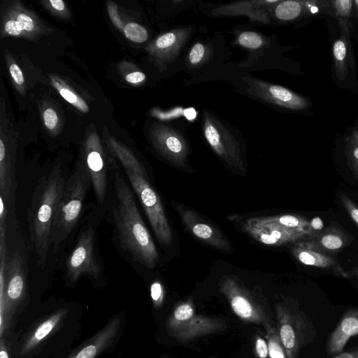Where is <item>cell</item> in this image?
Returning a JSON list of instances; mask_svg holds the SVG:
<instances>
[{"label":"cell","instance_id":"cell-1","mask_svg":"<svg viewBox=\"0 0 358 358\" xmlns=\"http://www.w3.org/2000/svg\"><path fill=\"white\" fill-rule=\"evenodd\" d=\"M117 203L112 212L122 249L133 261L148 268L159 262V253L141 217L134 192L120 173H114Z\"/></svg>","mask_w":358,"mask_h":358},{"label":"cell","instance_id":"cell-2","mask_svg":"<svg viewBox=\"0 0 358 358\" xmlns=\"http://www.w3.org/2000/svg\"><path fill=\"white\" fill-rule=\"evenodd\" d=\"M66 178L59 166H55L39 179L28 209L30 239L36 255L37 264L43 266L50 247L54 218L61 201Z\"/></svg>","mask_w":358,"mask_h":358},{"label":"cell","instance_id":"cell-3","mask_svg":"<svg viewBox=\"0 0 358 358\" xmlns=\"http://www.w3.org/2000/svg\"><path fill=\"white\" fill-rule=\"evenodd\" d=\"M90 185V176L86 166H78L66 179L51 229L50 245L54 252L69 237L80 221Z\"/></svg>","mask_w":358,"mask_h":358},{"label":"cell","instance_id":"cell-4","mask_svg":"<svg viewBox=\"0 0 358 358\" xmlns=\"http://www.w3.org/2000/svg\"><path fill=\"white\" fill-rule=\"evenodd\" d=\"M95 221H88L78 236L77 243L66 261V276L73 284L83 275L97 280L103 276V265L96 247Z\"/></svg>","mask_w":358,"mask_h":358},{"label":"cell","instance_id":"cell-5","mask_svg":"<svg viewBox=\"0 0 358 358\" xmlns=\"http://www.w3.org/2000/svg\"><path fill=\"white\" fill-rule=\"evenodd\" d=\"M227 327L222 319L196 313L193 303L189 300L178 303L166 322L168 334L181 341L224 331Z\"/></svg>","mask_w":358,"mask_h":358},{"label":"cell","instance_id":"cell-6","mask_svg":"<svg viewBox=\"0 0 358 358\" xmlns=\"http://www.w3.org/2000/svg\"><path fill=\"white\" fill-rule=\"evenodd\" d=\"M220 290L226 296L234 313L241 320L262 326L268 332L275 326L273 316L266 303L262 302L238 280L225 276L220 280Z\"/></svg>","mask_w":358,"mask_h":358},{"label":"cell","instance_id":"cell-7","mask_svg":"<svg viewBox=\"0 0 358 358\" xmlns=\"http://www.w3.org/2000/svg\"><path fill=\"white\" fill-rule=\"evenodd\" d=\"M1 338L16 308L24 300L26 278L22 259L17 252L8 256L6 270L0 271Z\"/></svg>","mask_w":358,"mask_h":358},{"label":"cell","instance_id":"cell-8","mask_svg":"<svg viewBox=\"0 0 358 358\" xmlns=\"http://www.w3.org/2000/svg\"><path fill=\"white\" fill-rule=\"evenodd\" d=\"M130 184L138 197L159 242L169 246L173 242V234L160 198L147 178L131 170H126Z\"/></svg>","mask_w":358,"mask_h":358},{"label":"cell","instance_id":"cell-9","mask_svg":"<svg viewBox=\"0 0 358 358\" xmlns=\"http://www.w3.org/2000/svg\"><path fill=\"white\" fill-rule=\"evenodd\" d=\"M275 311L276 328L287 357L298 358L301 348L308 343V320L299 310L290 308L288 303H278Z\"/></svg>","mask_w":358,"mask_h":358},{"label":"cell","instance_id":"cell-10","mask_svg":"<svg viewBox=\"0 0 358 358\" xmlns=\"http://www.w3.org/2000/svg\"><path fill=\"white\" fill-rule=\"evenodd\" d=\"M204 136L214 152L228 165L237 170L245 169L240 144L225 124L213 113H203Z\"/></svg>","mask_w":358,"mask_h":358},{"label":"cell","instance_id":"cell-11","mask_svg":"<svg viewBox=\"0 0 358 358\" xmlns=\"http://www.w3.org/2000/svg\"><path fill=\"white\" fill-rule=\"evenodd\" d=\"M243 80L246 84V91L265 102L296 110L308 106L306 99L286 87L257 78L246 77Z\"/></svg>","mask_w":358,"mask_h":358},{"label":"cell","instance_id":"cell-12","mask_svg":"<svg viewBox=\"0 0 358 358\" xmlns=\"http://www.w3.org/2000/svg\"><path fill=\"white\" fill-rule=\"evenodd\" d=\"M243 229L256 241L268 245L295 243L306 237L302 233L267 221L264 217L249 218Z\"/></svg>","mask_w":358,"mask_h":358},{"label":"cell","instance_id":"cell-13","mask_svg":"<svg viewBox=\"0 0 358 358\" xmlns=\"http://www.w3.org/2000/svg\"><path fill=\"white\" fill-rule=\"evenodd\" d=\"M121 328V318L111 319L96 334L74 350L68 358H96L112 346Z\"/></svg>","mask_w":358,"mask_h":358},{"label":"cell","instance_id":"cell-14","mask_svg":"<svg viewBox=\"0 0 358 358\" xmlns=\"http://www.w3.org/2000/svg\"><path fill=\"white\" fill-rule=\"evenodd\" d=\"M176 210L184 224L197 238L216 249L231 250L229 242L223 234L217 228L207 224L194 211L182 206H178Z\"/></svg>","mask_w":358,"mask_h":358},{"label":"cell","instance_id":"cell-15","mask_svg":"<svg viewBox=\"0 0 358 358\" xmlns=\"http://www.w3.org/2000/svg\"><path fill=\"white\" fill-rule=\"evenodd\" d=\"M157 146L171 163L182 166L187 160L188 145L182 134L175 128L163 127L157 134Z\"/></svg>","mask_w":358,"mask_h":358},{"label":"cell","instance_id":"cell-16","mask_svg":"<svg viewBox=\"0 0 358 358\" xmlns=\"http://www.w3.org/2000/svg\"><path fill=\"white\" fill-rule=\"evenodd\" d=\"M349 241V237L343 230L331 225L298 242L306 248L331 255L344 248Z\"/></svg>","mask_w":358,"mask_h":358},{"label":"cell","instance_id":"cell-17","mask_svg":"<svg viewBox=\"0 0 358 358\" xmlns=\"http://www.w3.org/2000/svg\"><path fill=\"white\" fill-rule=\"evenodd\" d=\"M293 256L301 264L330 270L338 277L348 278L349 275L338 260L331 255L306 248L299 242L294 243L291 248Z\"/></svg>","mask_w":358,"mask_h":358},{"label":"cell","instance_id":"cell-18","mask_svg":"<svg viewBox=\"0 0 358 358\" xmlns=\"http://www.w3.org/2000/svg\"><path fill=\"white\" fill-rule=\"evenodd\" d=\"M358 335V308L347 310L329 336L327 351L329 354L342 352L349 339Z\"/></svg>","mask_w":358,"mask_h":358},{"label":"cell","instance_id":"cell-19","mask_svg":"<svg viewBox=\"0 0 358 358\" xmlns=\"http://www.w3.org/2000/svg\"><path fill=\"white\" fill-rule=\"evenodd\" d=\"M67 313V308H59L39 323L24 340L21 348V353L27 354L34 350L61 324Z\"/></svg>","mask_w":358,"mask_h":358},{"label":"cell","instance_id":"cell-20","mask_svg":"<svg viewBox=\"0 0 358 358\" xmlns=\"http://www.w3.org/2000/svg\"><path fill=\"white\" fill-rule=\"evenodd\" d=\"M189 35V28L173 29L160 36L155 45L167 61L174 60Z\"/></svg>","mask_w":358,"mask_h":358},{"label":"cell","instance_id":"cell-21","mask_svg":"<svg viewBox=\"0 0 358 358\" xmlns=\"http://www.w3.org/2000/svg\"><path fill=\"white\" fill-rule=\"evenodd\" d=\"M349 29L348 24H342V34L333 45L336 75L340 80H343L347 74V53Z\"/></svg>","mask_w":358,"mask_h":358},{"label":"cell","instance_id":"cell-22","mask_svg":"<svg viewBox=\"0 0 358 358\" xmlns=\"http://www.w3.org/2000/svg\"><path fill=\"white\" fill-rule=\"evenodd\" d=\"M264 217L267 221L302 233L306 237L311 236L310 221L301 215L286 214Z\"/></svg>","mask_w":358,"mask_h":358},{"label":"cell","instance_id":"cell-23","mask_svg":"<svg viewBox=\"0 0 358 358\" xmlns=\"http://www.w3.org/2000/svg\"><path fill=\"white\" fill-rule=\"evenodd\" d=\"M307 2L301 1H282L275 6L274 13L280 20L289 21L299 17L304 11Z\"/></svg>","mask_w":358,"mask_h":358},{"label":"cell","instance_id":"cell-24","mask_svg":"<svg viewBox=\"0 0 358 358\" xmlns=\"http://www.w3.org/2000/svg\"><path fill=\"white\" fill-rule=\"evenodd\" d=\"M345 153L348 166L358 180V129H355L347 139Z\"/></svg>","mask_w":358,"mask_h":358},{"label":"cell","instance_id":"cell-25","mask_svg":"<svg viewBox=\"0 0 358 358\" xmlns=\"http://www.w3.org/2000/svg\"><path fill=\"white\" fill-rule=\"evenodd\" d=\"M265 337L271 358H287L276 327L266 332Z\"/></svg>","mask_w":358,"mask_h":358},{"label":"cell","instance_id":"cell-26","mask_svg":"<svg viewBox=\"0 0 358 358\" xmlns=\"http://www.w3.org/2000/svg\"><path fill=\"white\" fill-rule=\"evenodd\" d=\"M124 32L126 37L136 43H143L148 38V34L147 30L141 25L130 22L124 27Z\"/></svg>","mask_w":358,"mask_h":358},{"label":"cell","instance_id":"cell-27","mask_svg":"<svg viewBox=\"0 0 358 358\" xmlns=\"http://www.w3.org/2000/svg\"><path fill=\"white\" fill-rule=\"evenodd\" d=\"M237 41L240 45L249 49H257L264 43L261 35L254 31L242 32L238 36Z\"/></svg>","mask_w":358,"mask_h":358},{"label":"cell","instance_id":"cell-28","mask_svg":"<svg viewBox=\"0 0 358 358\" xmlns=\"http://www.w3.org/2000/svg\"><path fill=\"white\" fill-rule=\"evenodd\" d=\"M332 6L340 18L342 24H347L348 18L352 10L353 1L351 0H335L331 1Z\"/></svg>","mask_w":358,"mask_h":358},{"label":"cell","instance_id":"cell-29","mask_svg":"<svg viewBox=\"0 0 358 358\" xmlns=\"http://www.w3.org/2000/svg\"><path fill=\"white\" fill-rule=\"evenodd\" d=\"M206 55V46L201 43H196L192 47L188 54V62L192 66H197L204 61Z\"/></svg>","mask_w":358,"mask_h":358},{"label":"cell","instance_id":"cell-30","mask_svg":"<svg viewBox=\"0 0 358 358\" xmlns=\"http://www.w3.org/2000/svg\"><path fill=\"white\" fill-rule=\"evenodd\" d=\"M59 94L62 96L70 103L73 104L77 108L80 109L83 112H87L88 107L85 102L80 97L77 96L71 90L66 88H59Z\"/></svg>","mask_w":358,"mask_h":358},{"label":"cell","instance_id":"cell-31","mask_svg":"<svg viewBox=\"0 0 358 358\" xmlns=\"http://www.w3.org/2000/svg\"><path fill=\"white\" fill-rule=\"evenodd\" d=\"M150 296L155 307H160L164 299V289L160 282H152L150 286Z\"/></svg>","mask_w":358,"mask_h":358},{"label":"cell","instance_id":"cell-32","mask_svg":"<svg viewBox=\"0 0 358 358\" xmlns=\"http://www.w3.org/2000/svg\"><path fill=\"white\" fill-rule=\"evenodd\" d=\"M341 201L346 212L358 226V206L346 195H341Z\"/></svg>","mask_w":358,"mask_h":358},{"label":"cell","instance_id":"cell-33","mask_svg":"<svg viewBox=\"0 0 358 358\" xmlns=\"http://www.w3.org/2000/svg\"><path fill=\"white\" fill-rule=\"evenodd\" d=\"M254 352L256 358H271L267 342L259 335L255 336Z\"/></svg>","mask_w":358,"mask_h":358},{"label":"cell","instance_id":"cell-34","mask_svg":"<svg viewBox=\"0 0 358 358\" xmlns=\"http://www.w3.org/2000/svg\"><path fill=\"white\" fill-rule=\"evenodd\" d=\"M43 120L45 126L49 129H53L56 127L58 121L56 112L50 108L44 111Z\"/></svg>","mask_w":358,"mask_h":358},{"label":"cell","instance_id":"cell-35","mask_svg":"<svg viewBox=\"0 0 358 358\" xmlns=\"http://www.w3.org/2000/svg\"><path fill=\"white\" fill-rule=\"evenodd\" d=\"M17 22L20 24L22 30L31 31L34 27L33 20L24 13H20L17 17Z\"/></svg>","mask_w":358,"mask_h":358},{"label":"cell","instance_id":"cell-36","mask_svg":"<svg viewBox=\"0 0 358 358\" xmlns=\"http://www.w3.org/2000/svg\"><path fill=\"white\" fill-rule=\"evenodd\" d=\"M6 31L13 36L20 34L22 29L17 20H8L5 24Z\"/></svg>","mask_w":358,"mask_h":358},{"label":"cell","instance_id":"cell-37","mask_svg":"<svg viewBox=\"0 0 358 358\" xmlns=\"http://www.w3.org/2000/svg\"><path fill=\"white\" fill-rule=\"evenodd\" d=\"M10 73L13 78L14 81L18 84L22 85L24 83V77L22 71L19 68V66L15 64H13L9 67Z\"/></svg>","mask_w":358,"mask_h":358},{"label":"cell","instance_id":"cell-38","mask_svg":"<svg viewBox=\"0 0 358 358\" xmlns=\"http://www.w3.org/2000/svg\"><path fill=\"white\" fill-rule=\"evenodd\" d=\"M145 78L143 73L140 71L132 72L128 74L125 79L127 82L131 83H138L143 81Z\"/></svg>","mask_w":358,"mask_h":358},{"label":"cell","instance_id":"cell-39","mask_svg":"<svg viewBox=\"0 0 358 358\" xmlns=\"http://www.w3.org/2000/svg\"><path fill=\"white\" fill-rule=\"evenodd\" d=\"M0 358H9L7 346L3 338L0 340Z\"/></svg>","mask_w":358,"mask_h":358},{"label":"cell","instance_id":"cell-40","mask_svg":"<svg viewBox=\"0 0 358 358\" xmlns=\"http://www.w3.org/2000/svg\"><path fill=\"white\" fill-rule=\"evenodd\" d=\"M50 3L57 10H63L64 9V3L62 0H50Z\"/></svg>","mask_w":358,"mask_h":358},{"label":"cell","instance_id":"cell-41","mask_svg":"<svg viewBox=\"0 0 358 358\" xmlns=\"http://www.w3.org/2000/svg\"><path fill=\"white\" fill-rule=\"evenodd\" d=\"M334 358H354L350 352H341Z\"/></svg>","mask_w":358,"mask_h":358},{"label":"cell","instance_id":"cell-42","mask_svg":"<svg viewBox=\"0 0 358 358\" xmlns=\"http://www.w3.org/2000/svg\"><path fill=\"white\" fill-rule=\"evenodd\" d=\"M349 277L354 276L358 280V267L354 268L352 270L348 272Z\"/></svg>","mask_w":358,"mask_h":358},{"label":"cell","instance_id":"cell-43","mask_svg":"<svg viewBox=\"0 0 358 358\" xmlns=\"http://www.w3.org/2000/svg\"><path fill=\"white\" fill-rule=\"evenodd\" d=\"M354 358H358V348H356L353 350L350 351Z\"/></svg>","mask_w":358,"mask_h":358},{"label":"cell","instance_id":"cell-44","mask_svg":"<svg viewBox=\"0 0 358 358\" xmlns=\"http://www.w3.org/2000/svg\"><path fill=\"white\" fill-rule=\"evenodd\" d=\"M353 3H355L356 9H357V10L358 12V0L353 1Z\"/></svg>","mask_w":358,"mask_h":358}]
</instances>
